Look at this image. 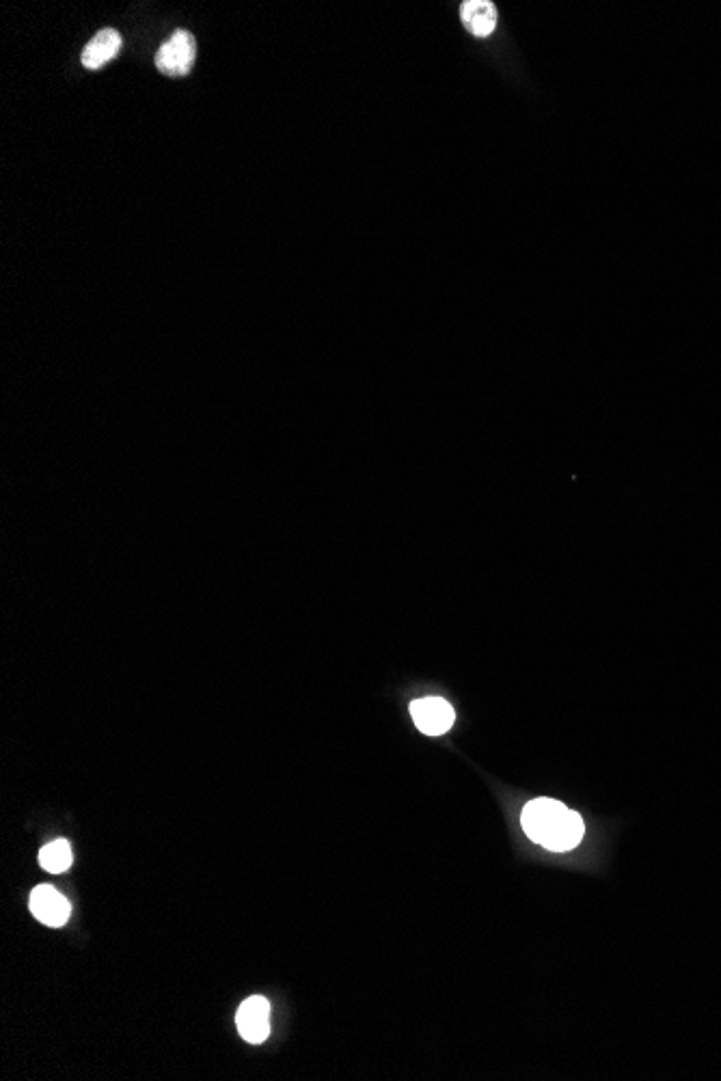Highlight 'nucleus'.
I'll use <instances>...</instances> for the list:
<instances>
[{
    "label": "nucleus",
    "instance_id": "8",
    "mask_svg": "<svg viewBox=\"0 0 721 1081\" xmlns=\"http://www.w3.org/2000/svg\"><path fill=\"white\" fill-rule=\"evenodd\" d=\"M39 866L52 874H61L72 866V848L65 840H54L39 851Z\"/></svg>",
    "mask_w": 721,
    "mask_h": 1081
},
{
    "label": "nucleus",
    "instance_id": "3",
    "mask_svg": "<svg viewBox=\"0 0 721 1081\" xmlns=\"http://www.w3.org/2000/svg\"><path fill=\"white\" fill-rule=\"evenodd\" d=\"M411 717L419 732L428 736H441L454 725V708L443 697H421L411 704Z\"/></svg>",
    "mask_w": 721,
    "mask_h": 1081
},
{
    "label": "nucleus",
    "instance_id": "6",
    "mask_svg": "<svg viewBox=\"0 0 721 1081\" xmlns=\"http://www.w3.org/2000/svg\"><path fill=\"white\" fill-rule=\"evenodd\" d=\"M462 24L475 37H488L497 26V7L488 0H467L460 7Z\"/></svg>",
    "mask_w": 721,
    "mask_h": 1081
},
{
    "label": "nucleus",
    "instance_id": "4",
    "mask_svg": "<svg viewBox=\"0 0 721 1081\" xmlns=\"http://www.w3.org/2000/svg\"><path fill=\"white\" fill-rule=\"evenodd\" d=\"M238 1032L244 1041L251 1045H260L270 1036V1004L266 997L253 995L244 1000L236 1015Z\"/></svg>",
    "mask_w": 721,
    "mask_h": 1081
},
{
    "label": "nucleus",
    "instance_id": "1",
    "mask_svg": "<svg viewBox=\"0 0 721 1081\" xmlns=\"http://www.w3.org/2000/svg\"><path fill=\"white\" fill-rule=\"evenodd\" d=\"M521 825L529 840L542 844L553 853H566L575 848L586 833L583 818L555 799L529 801L523 810Z\"/></svg>",
    "mask_w": 721,
    "mask_h": 1081
},
{
    "label": "nucleus",
    "instance_id": "7",
    "mask_svg": "<svg viewBox=\"0 0 721 1081\" xmlns=\"http://www.w3.org/2000/svg\"><path fill=\"white\" fill-rule=\"evenodd\" d=\"M121 44H124V41H121V35L115 29H102L89 41L80 61H83L87 70H100V67H104L121 50Z\"/></svg>",
    "mask_w": 721,
    "mask_h": 1081
},
{
    "label": "nucleus",
    "instance_id": "2",
    "mask_svg": "<svg viewBox=\"0 0 721 1081\" xmlns=\"http://www.w3.org/2000/svg\"><path fill=\"white\" fill-rule=\"evenodd\" d=\"M197 57V41L190 31H175L156 54V67L165 76H188Z\"/></svg>",
    "mask_w": 721,
    "mask_h": 1081
},
{
    "label": "nucleus",
    "instance_id": "5",
    "mask_svg": "<svg viewBox=\"0 0 721 1081\" xmlns=\"http://www.w3.org/2000/svg\"><path fill=\"white\" fill-rule=\"evenodd\" d=\"M31 913L50 928H61L70 920V902L65 900L63 894H59L52 885H39L33 889L29 900Z\"/></svg>",
    "mask_w": 721,
    "mask_h": 1081
}]
</instances>
